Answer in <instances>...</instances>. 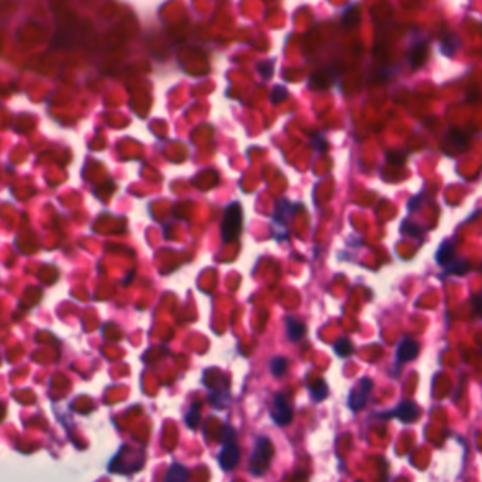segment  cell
Segmentation results:
<instances>
[{"instance_id": "cell-22", "label": "cell", "mask_w": 482, "mask_h": 482, "mask_svg": "<svg viewBox=\"0 0 482 482\" xmlns=\"http://www.w3.org/2000/svg\"><path fill=\"white\" fill-rule=\"evenodd\" d=\"M273 65H274V61H273V60H269V61H263V63H257L256 68L261 72V75L263 78H272Z\"/></svg>"}, {"instance_id": "cell-7", "label": "cell", "mask_w": 482, "mask_h": 482, "mask_svg": "<svg viewBox=\"0 0 482 482\" xmlns=\"http://www.w3.org/2000/svg\"><path fill=\"white\" fill-rule=\"evenodd\" d=\"M335 80V72L334 69L325 67L316 71L314 74L310 77V88L314 91H323L327 89L329 86L332 85V82Z\"/></svg>"}, {"instance_id": "cell-23", "label": "cell", "mask_w": 482, "mask_h": 482, "mask_svg": "<svg viewBox=\"0 0 482 482\" xmlns=\"http://www.w3.org/2000/svg\"><path fill=\"white\" fill-rule=\"evenodd\" d=\"M468 270H470V263L467 261H457L450 269V272L454 274H465Z\"/></svg>"}, {"instance_id": "cell-5", "label": "cell", "mask_w": 482, "mask_h": 482, "mask_svg": "<svg viewBox=\"0 0 482 482\" xmlns=\"http://www.w3.org/2000/svg\"><path fill=\"white\" fill-rule=\"evenodd\" d=\"M382 417H397L403 423H413L419 417V407L413 402H402L395 410L380 414Z\"/></svg>"}, {"instance_id": "cell-20", "label": "cell", "mask_w": 482, "mask_h": 482, "mask_svg": "<svg viewBox=\"0 0 482 482\" xmlns=\"http://www.w3.org/2000/svg\"><path fill=\"white\" fill-rule=\"evenodd\" d=\"M386 159H387V161H389L391 164L399 167V165H403L406 163V154L403 153V152H400V150H392V152L387 153Z\"/></svg>"}, {"instance_id": "cell-16", "label": "cell", "mask_w": 482, "mask_h": 482, "mask_svg": "<svg viewBox=\"0 0 482 482\" xmlns=\"http://www.w3.org/2000/svg\"><path fill=\"white\" fill-rule=\"evenodd\" d=\"M334 352L341 358H346L354 354V345H352L351 340L348 338H340L338 341H335L334 344Z\"/></svg>"}, {"instance_id": "cell-15", "label": "cell", "mask_w": 482, "mask_h": 482, "mask_svg": "<svg viewBox=\"0 0 482 482\" xmlns=\"http://www.w3.org/2000/svg\"><path fill=\"white\" fill-rule=\"evenodd\" d=\"M290 207L291 205L286 201V199H280L276 205V210H274V216H273V219L276 224H284V222L289 219L290 216Z\"/></svg>"}, {"instance_id": "cell-21", "label": "cell", "mask_w": 482, "mask_h": 482, "mask_svg": "<svg viewBox=\"0 0 482 482\" xmlns=\"http://www.w3.org/2000/svg\"><path fill=\"white\" fill-rule=\"evenodd\" d=\"M287 97H289V92H287V89H286L284 86L279 85L273 88L272 95H270V101H272L273 103H280V102H283V101H286Z\"/></svg>"}, {"instance_id": "cell-19", "label": "cell", "mask_w": 482, "mask_h": 482, "mask_svg": "<svg viewBox=\"0 0 482 482\" xmlns=\"http://www.w3.org/2000/svg\"><path fill=\"white\" fill-rule=\"evenodd\" d=\"M287 359H284V358H274L272 362H270V369H272V374L274 376H283L286 374V370H287Z\"/></svg>"}, {"instance_id": "cell-24", "label": "cell", "mask_w": 482, "mask_h": 482, "mask_svg": "<svg viewBox=\"0 0 482 482\" xmlns=\"http://www.w3.org/2000/svg\"><path fill=\"white\" fill-rule=\"evenodd\" d=\"M472 303H474V307H475V312L476 314H479V304H481V300H479V294H475L472 297Z\"/></svg>"}, {"instance_id": "cell-2", "label": "cell", "mask_w": 482, "mask_h": 482, "mask_svg": "<svg viewBox=\"0 0 482 482\" xmlns=\"http://www.w3.org/2000/svg\"><path fill=\"white\" fill-rule=\"evenodd\" d=\"M244 214H242V207L239 202H232L227 207L224 219H222V240L228 244L239 238V235L242 232L244 227Z\"/></svg>"}, {"instance_id": "cell-10", "label": "cell", "mask_w": 482, "mask_h": 482, "mask_svg": "<svg viewBox=\"0 0 482 482\" xmlns=\"http://www.w3.org/2000/svg\"><path fill=\"white\" fill-rule=\"evenodd\" d=\"M286 329H287V335L291 341L301 340L307 332L306 325L294 317L286 318Z\"/></svg>"}, {"instance_id": "cell-14", "label": "cell", "mask_w": 482, "mask_h": 482, "mask_svg": "<svg viewBox=\"0 0 482 482\" xmlns=\"http://www.w3.org/2000/svg\"><path fill=\"white\" fill-rule=\"evenodd\" d=\"M453 256H454V246L453 244H450V242H444V244L440 246V249L437 252L436 259L438 262V265H441V266H447L451 263L453 261Z\"/></svg>"}, {"instance_id": "cell-1", "label": "cell", "mask_w": 482, "mask_h": 482, "mask_svg": "<svg viewBox=\"0 0 482 482\" xmlns=\"http://www.w3.org/2000/svg\"><path fill=\"white\" fill-rule=\"evenodd\" d=\"M273 454H274V447L272 441L267 437H259L255 444L252 457H250V472L256 476L265 475L270 467Z\"/></svg>"}, {"instance_id": "cell-3", "label": "cell", "mask_w": 482, "mask_h": 482, "mask_svg": "<svg viewBox=\"0 0 482 482\" xmlns=\"http://www.w3.org/2000/svg\"><path fill=\"white\" fill-rule=\"evenodd\" d=\"M272 417L274 420V423L279 425L289 424L290 421L293 420V407H291V404H290L287 397L284 396L283 393L274 395Z\"/></svg>"}, {"instance_id": "cell-8", "label": "cell", "mask_w": 482, "mask_h": 482, "mask_svg": "<svg viewBox=\"0 0 482 482\" xmlns=\"http://www.w3.org/2000/svg\"><path fill=\"white\" fill-rule=\"evenodd\" d=\"M419 355V344L412 338H404L399 344L396 357L399 362H409Z\"/></svg>"}, {"instance_id": "cell-4", "label": "cell", "mask_w": 482, "mask_h": 482, "mask_svg": "<svg viewBox=\"0 0 482 482\" xmlns=\"http://www.w3.org/2000/svg\"><path fill=\"white\" fill-rule=\"evenodd\" d=\"M239 458H240V450H239L238 444L235 442V440L224 441L221 453L218 455V461H219V465H221L222 470H233V468L238 465Z\"/></svg>"}, {"instance_id": "cell-6", "label": "cell", "mask_w": 482, "mask_h": 482, "mask_svg": "<svg viewBox=\"0 0 482 482\" xmlns=\"http://www.w3.org/2000/svg\"><path fill=\"white\" fill-rule=\"evenodd\" d=\"M372 386H374L372 380L368 379V378H363V379L361 380L359 389H358V391H352V393L349 395V400H348V402H349V407H351L352 410L358 412V410H362V409L365 407V404H366V397H368V395L370 393V391H372Z\"/></svg>"}, {"instance_id": "cell-12", "label": "cell", "mask_w": 482, "mask_h": 482, "mask_svg": "<svg viewBox=\"0 0 482 482\" xmlns=\"http://www.w3.org/2000/svg\"><path fill=\"white\" fill-rule=\"evenodd\" d=\"M359 23V7L357 5H351L346 7L345 13L342 16V24L346 29H354Z\"/></svg>"}, {"instance_id": "cell-11", "label": "cell", "mask_w": 482, "mask_h": 482, "mask_svg": "<svg viewBox=\"0 0 482 482\" xmlns=\"http://www.w3.org/2000/svg\"><path fill=\"white\" fill-rule=\"evenodd\" d=\"M188 478H190V472L184 465L173 464L167 472V475H165V481H187Z\"/></svg>"}, {"instance_id": "cell-13", "label": "cell", "mask_w": 482, "mask_h": 482, "mask_svg": "<svg viewBox=\"0 0 482 482\" xmlns=\"http://www.w3.org/2000/svg\"><path fill=\"white\" fill-rule=\"evenodd\" d=\"M425 54H427V47L425 46H416L409 55V63L413 69L420 68L425 61Z\"/></svg>"}, {"instance_id": "cell-18", "label": "cell", "mask_w": 482, "mask_h": 482, "mask_svg": "<svg viewBox=\"0 0 482 482\" xmlns=\"http://www.w3.org/2000/svg\"><path fill=\"white\" fill-rule=\"evenodd\" d=\"M201 419V414H199V403H194L191 409L188 410L187 417H186V423L190 429H197V425Z\"/></svg>"}, {"instance_id": "cell-17", "label": "cell", "mask_w": 482, "mask_h": 482, "mask_svg": "<svg viewBox=\"0 0 482 482\" xmlns=\"http://www.w3.org/2000/svg\"><path fill=\"white\" fill-rule=\"evenodd\" d=\"M310 391H311L314 400H317V402L324 400L325 397L328 396V385H327L323 379L316 380L314 385L310 386Z\"/></svg>"}, {"instance_id": "cell-9", "label": "cell", "mask_w": 482, "mask_h": 482, "mask_svg": "<svg viewBox=\"0 0 482 482\" xmlns=\"http://www.w3.org/2000/svg\"><path fill=\"white\" fill-rule=\"evenodd\" d=\"M446 139H447V142L450 143V146L453 149H455L457 152H464V150H467L468 143H470L468 135L464 133L462 131H459V129H451V131L448 132Z\"/></svg>"}]
</instances>
